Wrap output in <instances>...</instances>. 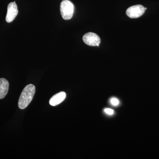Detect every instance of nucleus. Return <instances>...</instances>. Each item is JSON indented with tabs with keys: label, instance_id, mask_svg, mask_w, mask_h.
<instances>
[{
	"label": "nucleus",
	"instance_id": "nucleus-3",
	"mask_svg": "<svg viewBox=\"0 0 159 159\" xmlns=\"http://www.w3.org/2000/svg\"><path fill=\"white\" fill-rule=\"evenodd\" d=\"M145 8L142 5H138L131 6L127 9L126 15L131 18H138L142 16L145 12Z\"/></svg>",
	"mask_w": 159,
	"mask_h": 159
},
{
	"label": "nucleus",
	"instance_id": "nucleus-8",
	"mask_svg": "<svg viewBox=\"0 0 159 159\" xmlns=\"http://www.w3.org/2000/svg\"><path fill=\"white\" fill-rule=\"evenodd\" d=\"M110 102L112 105L114 106H116L119 105V99L116 97H112L110 99Z\"/></svg>",
	"mask_w": 159,
	"mask_h": 159
},
{
	"label": "nucleus",
	"instance_id": "nucleus-6",
	"mask_svg": "<svg viewBox=\"0 0 159 159\" xmlns=\"http://www.w3.org/2000/svg\"><path fill=\"white\" fill-rule=\"evenodd\" d=\"M66 97V93L65 92H61L55 94L50 99L49 103L52 106H55L59 104L64 100Z\"/></svg>",
	"mask_w": 159,
	"mask_h": 159
},
{
	"label": "nucleus",
	"instance_id": "nucleus-1",
	"mask_svg": "<svg viewBox=\"0 0 159 159\" xmlns=\"http://www.w3.org/2000/svg\"><path fill=\"white\" fill-rule=\"evenodd\" d=\"M35 87L33 84L26 86L20 96L18 101V106L21 109L26 108L30 104L34 97Z\"/></svg>",
	"mask_w": 159,
	"mask_h": 159
},
{
	"label": "nucleus",
	"instance_id": "nucleus-9",
	"mask_svg": "<svg viewBox=\"0 0 159 159\" xmlns=\"http://www.w3.org/2000/svg\"><path fill=\"white\" fill-rule=\"evenodd\" d=\"M104 111L107 114V115H112L114 114V111L112 109L109 108H105L104 109Z\"/></svg>",
	"mask_w": 159,
	"mask_h": 159
},
{
	"label": "nucleus",
	"instance_id": "nucleus-7",
	"mask_svg": "<svg viewBox=\"0 0 159 159\" xmlns=\"http://www.w3.org/2000/svg\"><path fill=\"white\" fill-rule=\"evenodd\" d=\"M9 89V81L5 78L0 79V99L5 98L8 93Z\"/></svg>",
	"mask_w": 159,
	"mask_h": 159
},
{
	"label": "nucleus",
	"instance_id": "nucleus-5",
	"mask_svg": "<svg viewBox=\"0 0 159 159\" xmlns=\"http://www.w3.org/2000/svg\"><path fill=\"white\" fill-rule=\"evenodd\" d=\"M18 13L17 6L15 2L9 3L7 8V12L6 16V21L7 22H12L17 16Z\"/></svg>",
	"mask_w": 159,
	"mask_h": 159
},
{
	"label": "nucleus",
	"instance_id": "nucleus-4",
	"mask_svg": "<svg viewBox=\"0 0 159 159\" xmlns=\"http://www.w3.org/2000/svg\"><path fill=\"white\" fill-rule=\"evenodd\" d=\"M83 40L86 44L92 47L99 46L101 42L99 36L93 32H88L84 34L83 37Z\"/></svg>",
	"mask_w": 159,
	"mask_h": 159
},
{
	"label": "nucleus",
	"instance_id": "nucleus-2",
	"mask_svg": "<svg viewBox=\"0 0 159 159\" xmlns=\"http://www.w3.org/2000/svg\"><path fill=\"white\" fill-rule=\"evenodd\" d=\"M74 4L69 0H63L61 3V13L64 20L71 19L74 15Z\"/></svg>",
	"mask_w": 159,
	"mask_h": 159
}]
</instances>
